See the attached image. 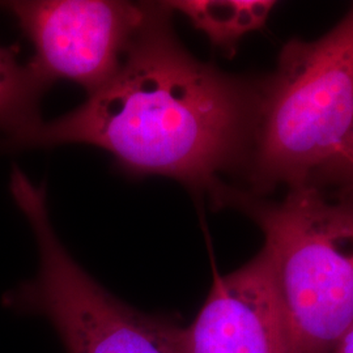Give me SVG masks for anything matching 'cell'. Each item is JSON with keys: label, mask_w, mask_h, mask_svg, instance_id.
Segmentation results:
<instances>
[{"label": "cell", "mask_w": 353, "mask_h": 353, "mask_svg": "<svg viewBox=\"0 0 353 353\" xmlns=\"http://www.w3.org/2000/svg\"><path fill=\"white\" fill-rule=\"evenodd\" d=\"M48 88L29 63L19 61V50L0 46V147L14 143L42 122L39 103Z\"/></svg>", "instance_id": "obj_8"}, {"label": "cell", "mask_w": 353, "mask_h": 353, "mask_svg": "<svg viewBox=\"0 0 353 353\" xmlns=\"http://www.w3.org/2000/svg\"><path fill=\"white\" fill-rule=\"evenodd\" d=\"M249 216L272 250L293 352L331 353L353 328V196L332 201L314 183L281 201L223 183L210 201Z\"/></svg>", "instance_id": "obj_3"}, {"label": "cell", "mask_w": 353, "mask_h": 353, "mask_svg": "<svg viewBox=\"0 0 353 353\" xmlns=\"http://www.w3.org/2000/svg\"><path fill=\"white\" fill-rule=\"evenodd\" d=\"M182 353H294L272 250L263 245L228 275L214 272L198 316L181 328Z\"/></svg>", "instance_id": "obj_6"}, {"label": "cell", "mask_w": 353, "mask_h": 353, "mask_svg": "<svg viewBox=\"0 0 353 353\" xmlns=\"http://www.w3.org/2000/svg\"><path fill=\"white\" fill-rule=\"evenodd\" d=\"M331 353H353V328Z\"/></svg>", "instance_id": "obj_10"}, {"label": "cell", "mask_w": 353, "mask_h": 353, "mask_svg": "<svg viewBox=\"0 0 353 353\" xmlns=\"http://www.w3.org/2000/svg\"><path fill=\"white\" fill-rule=\"evenodd\" d=\"M255 108L256 88L191 55L173 11L153 1L113 79L12 150L93 145L126 176H166L211 199L223 174L248 164Z\"/></svg>", "instance_id": "obj_1"}, {"label": "cell", "mask_w": 353, "mask_h": 353, "mask_svg": "<svg viewBox=\"0 0 353 353\" xmlns=\"http://www.w3.org/2000/svg\"><path fill=\"white\" fill-rule=\"evenodd\" d=\"M338 169H343L348 173H351L353 170V137L345 150V153L343 156V160H341V165L338 166Z\"/></svg>", "instance_id": "obj_9"}, {"label": "cell", "mask_w": 353, "mask_h": 353, "mask_svg": "<svg viewBox=\"0 0 353 353\" xmlns=\"http://www.w3.org/2000/svg\"><path fill=\"white\" fill-rule=\"evenodd\" d=\"M33 46L28 62L50 89L71 81L89 94L118 72L145 17L147 3L114 0L0 1Z\"/></svg>", "instance_id": "obj_5"}, {"label": "cell", "mask_w": 353, "mask_h": 353, "mask_svg": "<svg viewBox=\"0 0 353 353\" xmlns=\"http://www.w3.org/2000/svg\"><path fill=\"white\" fill-rule=\"evenodd\" d=\"M350 191H353V170L350 173V185H348Z\"/></svg>", "instance_id": "obj_11"}, {"label": "cell", "mask_w": 353, "mask_h": 353, "mask_svg": "<svg viewBox=\"0 0 353 353\" xmlns=\"http://www.w3.org/2000/svg\"><path fill=\"white\" fill-rule=\"evenodd\" d=\"M352 137L353 4L325 36L290 39L256 88L249 191L312 183L316 172L338 169Z\"/></svg>", "instance_id": "obj_2"}, {"label": "cell", "mask_w": 353, "mask_h": 353, "mask_svg": "<svg viewBox=\"0 0 353 353\" xmlns=\"http://www.w3.org/2000/svg\"><path fill=\"white\" fill-rule=\"evenodd\" d=\"M10 190L33 230L39 263L34 278L6 294L8 307L46 318L67 353H182V327L121 301L76 263L51 225L45 185L13 168Z\"/></svg>", "instance_id": "obj_4"}, {"label": "cell", "mask_w": 353, "mask_h": 353, "mask_svg": "<svg viewBox=\"0 0 353 353\" xmlns=\"http://www.w3.org/2000/svg\"><path fill=\"white\" fill-rule=\"evenodd\" d=\"M166 4L204 33L214 48L233 55L242 38L265 26L276 1L179 0L166 1Z\"/></svg>", "instance_id": "obj_7"}]
</instances>
